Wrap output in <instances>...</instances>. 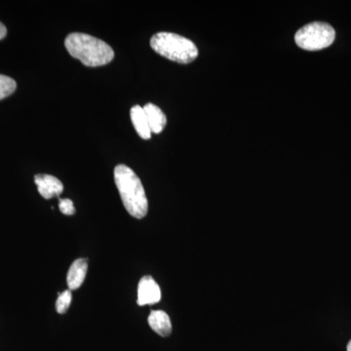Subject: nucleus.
Returning a JSON list of instances; mask_svg holds the SVG:
<instances>
[{
  "instance_id": "obj_1",
  "label": "nucleus",
  "mask_w": 351,
  "mask_h": 351,
  "mask_svg": "<svg viewBox=\"0 0 351 351\" xmlns=\"http://www.w3.org/2000/svg\"><path fill=\"white\" fill-rule=\"evenodd\" d=\"M114 181L127 212L136 219H143L149 211V202L140 178L124 164L114 169Z\"/></svg>"
},
{
  "instance_id": "obj_2",
  "label": "nucleus",
  "mask_w": 351,
  "mask_h": 351,
  "mask_svg": "<svg viewBox=\"0 0 351 351\" xmlns=\"http://www.w3.org/2000/svg\"><path fill=\"white\" fill-rule=\"evenodd\" d=\"M64 46L71 56L87 66H105L114 58V52L108 43L86 34H69Z\"/></svg>"
},
{
  "instance_id": "obj_3",
  "label": "nucleus",
  "mask_w": 351,
  "mask_h": 351,
  "mask_svg": "<svg viewBox=\"0 0 351 351\" xmlns=\"http://www.w3.org/2000/svg\"><path fill=\"white\" fill-rule=\"evenodd\" d=\"M151 47L157 54L179 64H189L198 56L193 41L172 32H158L151 39Z\"/></svg>"
},
{
  "instance_id": "obj_4",
  "label": "nucleus",
  "mask_w": 351,
  "mask_h": 351,
  "mask_svg": "<svg viewBox=\"0 0 351 351\" xmlns=\"http://www.w3.org/2000/svg\"><path fill=\"white\" fill-rule=\"evenodd\" d=\"M336 38V32L331 25L313 22L297 32L295 41L302 49L318 51L329 47Z\"/></svg>"
},
{
  "instance_id": "obj_5",
  "label": "nucleus",
  "mask_w": 351,
  "mask_h": 351,
  "mask_svg": "<svg viewBox=\"0 0 351 351\" xmlns=\"http://www.w3.org/2000/svg\"><path fill=\"white\" fill-rule=\"evenodd\" d=\"M160 300L161 291L158 284L152 276L143 277L138 286V306L157 304Z\"/></svg>"
},
{
  "instance_id": "obj_6",
  "label": "nucleus",
  "mask_w": 351,
  "mask_h": 351,
  "mask_svg": "<svg viewBox=\"0 0 351 351\" xmlns=\"http://www.w3.org/2000/svg\"><path fill=\"white\" fill-rule=\"evenodd\" d=\"M34 182L38 186V193L45 199L61 195L64 191L63 184L54 176L36 175Z\"/></svg>"
},
{
  "instance_id": "obj_7",
  "label": "nucleus",
  "mask_w": 351,
  "mask_h": 351,
  "mask_svg": "<svg viewBox=\"0 0 351 351\" xmlns=\"http://www.w3.org/2000/svg\"><path fill=\"white\" fill-rule=\"evenodd\" d=\"M87 269L88 263L85 258H78L69 267L68 276H66V282H68L69 290H76V289L80 288L86 277Z\"/></svg>"
},
{
  "instance_id": "obj_8",
  "label": "nucleus",
  "mask_w": 351,
  "mask_h": 351,
  "mask_svg": "<svg viewBox=\"0 0 351 351\" xmlns=\"http://www.w3.org/2000/svg\"><path fill=\"white\" fill-rule=\"evenodd\" d=\"M149 324L159 336L168 337L172 332V323L165 311H152L149 316Z\"/></svg>"
},
{
  "instance_id": "obj_9",
  "label": "nucleus",
  "mask_w": 351,
  "mask_h": 351,
  "mask_svg": "<svg viewBox=\"0 0 351 351\" xmlns=\"http://www.w3.org/2000/svg\"><path fill=\"white\" fill-rule=\"evenodd\" d=\"M143 108H144L145 115H147L152 133H161L163 129L165 128L166 123H167V119H166V115L164 114L162 110L151 103L147 104Z\"/></svg>"
},
{
  "instance_id": "obj_10",
  "label": "nucleus",
  "mask_w": 351,
  "mask_h": 351,
  "mask_svg": "<svg viewBox=\"0 0 351 351\" xmlns=\"http://www.w3.org/2000/svg\"><path fill=\"white\" fill-rule=\"evenodd\" d=\"M130 115L132 123L135 127L138 136L144 140H149L152 137V131L144 108L135 106V107L131 108Z\"/></svg>"
},
{
  "instance_id": "obj_11",
  "label": "nucleus",
  "mask_w": 351,
  "mask_h": 351,
  "mask_svg": "<svg viewBox=\"0 0 351 351\" xmlns=\"http://www.w3.org/2000/svg\"><path fill=\"white\" fill-rule=\"evenodd\" d=\"M16 88H17V84L13 78L0 75V100L13 94Z\"/></svg>"
},
{
  "instance_id": "obj_12",
  "label": "nucleus",
  "mask_w": 351,
  "mask_h": 351,
  "mask_svg": "<svg viewBox=\"0 0 351 351\" xmlns=\"http://www.w3.org/2000/svg\"><path fill=\"white\" fill-rule=\"evenodd\" d=\"M71 290L64 291L63 293H60L56 302V311L58 313L64 314L68 311L69 306L71 302Z\"/></svg>"
},
{
  "instance_id": "obj_13",
  "label": "nucleus",
  "mask_w": 351,
  "mask_h": 351,
  "mask_svg": "<svg viewBox=\"0 0 351 351\" xmlns=\"http://www.w3.org/2000/svg\"><path fill=\"white\" fill-rule=\"evenodd\" d=\"M60 211L66 216H71L75 213V205L73 201L68 199V198H62L59 200Z\"/></svg>"
},
{
  "instance_id": "obj_14",
  "label": "nucleus",
  "mask_w": 351,
  "mask_h": 351,
  "mask_svg": "<svg viewBox=\"0 0 351 351\" xmlns=\"http://www.w3.org/2000/svg\"><path fill=\"white\" fill-rule=\"evenodd\" d=\"M6 34H7V29H6L5 25H4L3 24H2L1 22H0V40H1V39H3L4 38H5Z\"/></svg>"
},
{
  "instance_id": "obj_15",
  "label": "nucleus",
  "mask_w": 351,
  "mask_h": 351,
  "mask_svg": "<svg viewBox=\"0 0 351 351\" xmlns=\"http://www.w3.org/2000/svg\"><path fill=\"white\" fill-rule=\"evenodd\" d=\"M348 351H351V341H350V343H348Z\"/></svg>"
}]
</instances>
